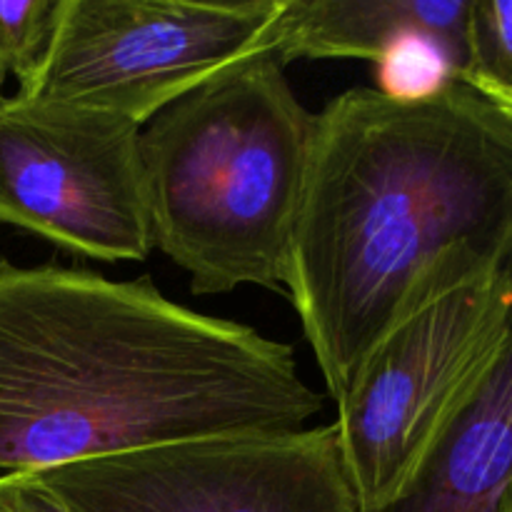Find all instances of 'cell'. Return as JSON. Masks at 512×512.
<instances>
[{"mask_svg": "<svg viewBox=\"0 0 512 512\" xmlns=\"http://www.w3.org/2000/svg\"><path fill=\"white\" fill-rule=\"evenodd\" d=\"M512 260V125L460 83L315 113L285 295L338 403L400 323Z\"/></svg>", "mask_w": 512, "mask_h": 512, "instance_id": "obj_1", "label": "cell"}, {"mask_svg": "<svg viewBox=\"0 0 512 512\" xmlns=\"http://www.w3.org/2000/svg\"><path fill=\"white\" fill-rule=\"evenodd\" d=\"M323 395L290 345L150 283L0 258V475L303 430Z\"/></svg>", "mask_w": 512, "mask_h": 512, "instance_id": "obj_2", "label": "cell"}, {"mask_svg": "<svg viewBox=\"0 0 512 512\" xmlns=\"http://www.w3.org/2000/svg\"><path fill=\"white\" fill-rule=\"evenodd\" d=\"M512 320V260L390 330L338 400V448L360 512L395 503L493 368Z\"/></svg>", "mask_w": 512, "mask_h": 512, "instance_id": "obj_4", "label": "cell"}, {"mask_svg": "<svg viewBox=\"0 0 512 512\" xmlns=\"http://www.w3.org/2000/svg\"><path fill=\"white\" fill-rule=\"evenodd\" d=\"M460 80L512 125V0H473Z\"/></svg>", "mask_w": 512, "mask_h": 512, "instance_id": "obj_10", "label": "cell"}, {"mask_svg": "<svg viewBox=\"0 0 512 512\" xmlns=\"http://www.w3.org/2000/svg\"><path fill=\"white\" fill-rule=\"evenodd\" d=\"M138 125L0 93V223L103 263L153 253Z\"/></svg>", "mask_w": 512, "mask_h": 512, "instance_id": "obj_6", "label": "cell"}, {"mask_svg": "<svg viewBox=\"0 0 512 512\" xmlns=\"http://www.w3.org/2000/svg\"><path fill=\"white\" fill-rule=\"evenodd\" d=\"M508 512H512V503H510V508H508Z\"/></svg>", "mask_w": 512, "mask_h": 512, "instance_id": "obj_15", "label": "cell"}, {"mask_svg": "<svg viewBox=\"0 0 512 512\" xmlns=\"http://www.w3.org/2000/svg\"><path fill=\"white\" fill-rule=\"evenodd\" d=\"M55 13L58 0H0V93L8 75L18 85L33 78L48 50Z\"/></svg>", "mask_w": 512, "mask_h": 512, "instance_id": "obj_12", "label": "cell"}, {"mask_svg": "<svg viewBox=\"0 0 512 512\" xmlns=\"http://www.w3.org/2000/svg\"><path fill=\"white\" fill-rule=\"evenodd\" d=\"M0 512H15L13 508H8V505L3 503V500H0Z\"/></svg>", "mask_w": 512, "mask_h": 512, "instance_id": "obj_14", "label": "cell"}, {"mask_svg": "<svg viewBox=\"0 0 512 512\" xmlns=\"http://www.w3.org/2000/svg\"><path fill=\"white\" fill-rule=\"evenodd\" d=\"M315 113L260 53L160 110L140 130L150 240L193 295L285 293Z\"/></svg>", "mask_w": 512, "mask_h": 512, "instance_id": "obj_3", "label": "cell"}, {"mask_svg": "<svg viewBox=\"0 0 512 512\" xmlns=\"http://www.w3.org/2000/svg\"><path fill=\"white\" fill-rule=\"evenodd\" d=\"M33 475L75 512H360L333 423L153 445Z\"/></svg>", "mask_w": 512, "mask_h": 512, "instance_id": "obj_7", "label": "cell"}, {"mask_svg": "<svg viewBox=\"0 0 512 512\" xmlns=\"http://www.w3.org/2000/svg\"><path fill=\"white\" fill-rule=\"evenodd\" d=\"M512 503V320L493 368L395 503L375 512H508Z\"/></svg>", "mask_w": 512, "mask_h": 512, "instance_id": "obj_8", "label": "cell"}, {"mask_svg": "<svg viewBox=\"0 0 512 512\" xmlns=\"http://www.w3.org/2000/svg\"><path fill=\"white\" fill-rule=\"evenodd\" d=\"M285 0H58L53 35L18 95L145 128L223 70L270 53Z\"/></svg>", "mask_w": 512, "mask_h": 512, "instance_id": "obj_5", "label": "cell"}, {"mask_svg": "<svg viewBox=\"0 0 512 512\" xmlns=\"http://www.w3.org/2000/svg\"><path fill=\"white\" fill-rule=\"evenodd\" d=\"M375 65L378 93L403 103H418L460 83L463 55L438 35L413 30L393 40Z\"/></svg>", "mask_w": 512, "mask_h": 512, "instance_id": "obj_11", "label": "cell"}, {"mask_svg": "<svg viewBox=\"0 0 512 512\" xmlns=\"http://www.w3.org/2000/svg\"><path fill=\"white\" fill-rule=\"evenodd\" d=\"M0 500L15 512H75L33 473L0 475Z\"/></svg>", "mask_w": 512, "mask_h": 512, "instance_id": "obj_13", "label": "cell"}, {"mask_svg": "<svg viewBox=\"0 0 512 512\" xmlns=\"http://www.w3.org/2000/svg\"><path fill=\"white\" fill-rule=\"evenodd\" d=\"M473 0H285L270 55L290 60H378L400 35L423 30L453 45L465 63Z\"/></svg>", "mask_w": 512, "mask_h": 512, "instance_id": "obj_9", "label": "cell"}]
</instances>
